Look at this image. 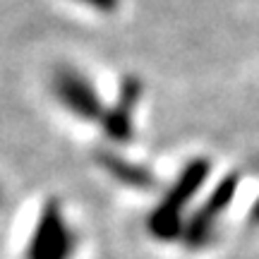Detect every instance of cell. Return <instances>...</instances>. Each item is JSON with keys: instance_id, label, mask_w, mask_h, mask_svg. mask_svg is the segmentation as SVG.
Wrapping results in <instances>:
<instances>
[{"instance_id": "obj_1", "label": "cell", "mask_w": 259, "mask_h": 259, "mask_svg": "<svg viewBox=\"0 0 259 259\" xmlns=\"http://www.w3.org/2000/svg\"><path fill=\"white\" fill-rule=\"evenodd\" d=\"M211 173V161L204 156L190 158L183 170L178 173L176 183L168 187L166 194L158 199V204L151 209L147 219V228L156 240L170 242L183 238L185 231V211L190 202L194 199V194L202 190L206 183V178Z\"/></svg>"}, {"instance_id": "obj_2", "label": "cell", "mask_w": 259, "mask_h": 259, "mask_svg": "<svg viewBox=\"0 0 259 259\" xmlns=\"http://www.w3.org/2000/svg\"><path fill=\"white\" fill-rule=\"evenodd\" d=\"M238 185H240L238 173H228L209 192V197L204 199L202 206L187 219L185 231H183V242L190 250H202V247L209 245V240L216 235V223L221 221L223 213L228 211V206L235 199Z\"/></svg>"}, {"instance_id": "obj_3", "label": "cell", "mask_w": 259, "mask_h": 259, "mask_svg": "<svg viewBox=\"0 0 259 259\" xmlns=\"http://www.w3.org/2000/svg\"><path fill=\"white\" fill-rule=\"evenodd\" d=\"M74 235L65 221L63 209L56 202H48L41 209L31 240L27 245V259H72Z\"/></svg>"}, {"instance_id": "obj_4", "label": "cell", "mask_w": 259, "mask_h": 259, "mask_svg": "<svg viewBox=\"0 0 259 259\" xmlns=\"http://www.w3.org/2000/svg\"><path fill=\"white\" fill-rule=\"evenodd\" d=\"M58 101L63 103L67 111L77 115L79 120H103L106 108H103L99 92L94 89V84L77 70H60L56 74V82H53Z\"/></svg>"}, {"instance_id": "obj_5", "label": "cell", "mask_w": 259, "mask_h": 259, "mask_svg": "<svg viewBox=\"0 0 259 259\" xmlns=\"http://www.w3.org/2000/svg\"><path fill=\"white\" fill-rule=\"evenodd\" d=\"M142 96V82L137 77H125L120 84V94H118V101L113 103L111 108H106L103 115V130L113 142H130L132 137V113L135 106L139 103Z\"/></svg>"}, {"instance_id": "obj_6", "label": "cell", "mask_w": 259, "mask_h": 259, "mask_svg": "<svg viewBox=\"0 0 259 259\" xmlns=\"http://www.w3.org/2000/svg\"><path fill=\"white\" fill-rule=\"evenodd\" d=\"M96 161H99V166H101L108 176H113L118 183H122V185L137 187V190H144V187L154 185V176L149 173L147 168L137 166V163H132V161H127V158L118 156V154L99 151Z\"/></svg>"}, {"instance_id": "obj_7", "label": "cell", "mask_w": 259, "mask_h": 259, "mask_svg": "<svg viewBox=\"0 0 259 259\" xmlns=\"http://www.w3.org/2000/svg\"><path fill=\"white\" fill-rule=\"evenodd\" d=\"M79 3L99 10V12H113V10H118V5H120V0H79Z\"/></svg>"}, {"instance_id": "obj_8", "label": "cell", "mask_w": 259, "mask_h": 259, "mask_svg": "<svg viewBox=\"0 0 259 259\" xmlns=\"http://www.w3.org/2000/svg\"><path fill=\"white\" fill-rule=\"evenodd\" d=\"M250 223H254V226L259 223V197L254 199V204H252V209H250Z\"/></svg>"}]
</instances>
